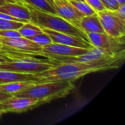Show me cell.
<instances>
[{
	"instance_id": "52a82bcc",
	"label": "cell",
	"mask_w": 125,
	"mask_h": 125,
	"mask_svg": "<svg viewBox=\"0 0 125 125\" xmlns=\"http://www.w3.org/2000/svg\"><path fill=\"white\" fill-rule=\"evenodd\" d=\"M90 49L78 48L73 46H69L59 43H50L42 46V49L40 52L36 53H22L28 56H41L46 57L47 59L51 56H81L87 53Z\"/></svg>"
},
{
	"instance_id": "d6a6232c",
	"label": "cell",
	"mask_w": 125,
	"mask_h": 125,
	"mask_svg": "<svg viewBox=\"0 0 125 125\" xmlns=\"http://www.w3.org/2000/svg\"><path fill=\"white\" fill-rule=\"evenodd\" d=\"M76 1H84V0H76Z\"/></svg>"
},
{
	"instance_id": "ba28073f",
	"label": "cell",
	"mask_w": 125,
	"mask_h": 125,
	"mask_svg": "<svg viewBox=\"0 0 125 125\" xmlns=\"http://www.w3.org/2000/svg\"><path fill=\"white\" fill-rule=\"evenodd\" d=\"M40 105L42 104L37 99L12 95L7 100L0 102V110L5 114L8 112L22 113Z\"/></svg>"
},
{
	"instance_id": "83f0119b",
	"label": "cell",
	"mask_w": 125,
	"mask_h": 125,
	"mask_svg": "<svg viewBox=\"0 0 125 125\" xmlns=\"http://www.w3.org/2000/svg\"><path fill=\"white\" fill-rule=\"evenodd\" d=\"M7 2H12V3H24L23 0H5Z\"/></svg>"
},
{
	"instance_id": "d6986e66",
	"label": "cell",
	"mask_w": 125,
	"mask_h": 125,
	"mask_svg": "<svg viewBox=\"0 0 125 125\" xmlns=\"http://www.w3.org/2000/svg\"><path fill=\"white\" fill-rule=\"evenodd\" d=\"M70 3L83 16L91 15L96 13L95 10L85 1L68 0Z\"/></svg>"
},
{
	"instance_id": "1f68e13d",
	"label": "cell",
	"mask_w": 125,
	"mask_h": 125,
	"mask_svg": "<svg viewBox=\"0 0 125 125\" xmlns=\"http://www.w3.org/2000/svg\"><path fill=\"white\" fill-rule=\"evenodd\" d=\"M2 47H3V45H2V43L0 42V51L1 50V48H2Z\"/></svg>"
},
{
	"instance_id": "7c38bea8",
	"label": "cell",
	"mask_w": 125,
	"mask_h": 125,
	"mask_svg": "<svg viewBox=\"0 0 125 125\" xmlns=\"http://www.w3.org/2000/svg\"><path fill=\"white\" fill-rule=\"evenodd\" d=\"M53 7L57 15L72 23L83 16L68 0H53Z\"/></svg>"
},
{
	"instance_id": "30bf717a",
	"label": "cell",
	"mask_w": 125,
	"mask_h": 125,
	"mask_svg": "<svg viewBox=\"0 0 125 125\" xmlns=\"http://www.w3.org/2000/svg\"><path fill=\"white\" fill-rule=\"evenodd\" d=\"M42 30L43 32L48 34L52 42L54 43H59V44L66 45L69 46L83 48H86V49H92L94 48L90 42L86 41L85 40L79 37L70 35L68 34L56 31L54 30H51V29H45V28H42Z\"/></svg>"
},
{
	"instance_id": "7a4b0ae2",
	"label": "cell",
	"mask_w": 125,
	"mask_h": 125,
	"mask_svg": "<svg viewBox=\"0 0 125 125\" xmlns=\"http://www.w3.org/2000/svg\"><path fill=\"white\" fill-rule=\"evenodd\" d=\"M75 89L72 81H58L37 83L27 90L13 94L16 97H24L37 99L41 104L49 103L69 94Z\"/></svg>"
},
{
	"instance_id": "d4e9b609",
	"label": "cell",
	"mask_w": 125,
	"mask_h": 125,
	"mask_svg": "<svg viewBox=\"0 0 125 125\" xmlns=\"http://www.w3.org/2000/svg\"><path fill=\"white\" fill-rule=\"evenodd\" d=\"M116 11L117 12V13L119 15L120 17H122V18L125 19V3L120 4L119 8Z\"/></svg>"
},
{
	"instance_id": "3957f363",
	"label": "cell",
	"mask_w": 125,
	"mask_h": 125,
	"mask_svg": "<svg viewBox=\"0 0 125 125\" xmlns=\"http://www.w3.org/2000/svg\"><path fill=\"white\" fill-rule=\"evenodd\" d=\"M24 4L29 10L31 14L30 22L38 26L40 28L49 29L56 31L79 37L90 42L86 34L81 31L79 28L73 25L72 23L67 21V20L57 15L45 12L26 3Z\"/></svg>"
},
{
	"instance_id": "6da1fadb",
	"label": "cell",
	"mask_w": 125,
	"mask_h": 125,
	"mask_svg": "<svg viewBox=\"0 0 125 125\" xmlns=\"http://www.w3.org/2000/svg\"><path fill=\"white\" fill-rule=\"evenodd\" d=\"M125 52L91 62H61L49 69L34 73L37 83L74 81L91 73L119 68L125 59Z\"/></svg>"
},
{
	"instance_id": "5bb4252c",
	"label": "cell",
	"mask_w": 125,
	"mask_h": 125,
	"mask_svg": "<svg viewBox=\"0 0 125 125\" xmlns=\"http://www.w3.org/2000/svg\"><path fill=\"white\" fill-rule=\"evenodd\" d=\"M73 24L86 34L90 32H105L97 12L91 15L83 16Z\"/></svg>"
},
{
	"instance_id": "f546056e",
	"label": "cell",
	"mask_w": 125,
	"mask_h": 125,
	"mask_svg": "<svg viewBox=\"0 0 125 125\" xmlns=\"http://www.w3.org/2000/svg\"><path fill=\"white\" fill-rule=\"evenodd\" d=\"M7 1H5V0H0V6L1 5H2V4H4V3H6Z\"/></svg>"
},
{
	"instance_id": "f1b7e54d",
	"label": "cell",
	"mask_w": 125,
	"mask_h": 125,
	"mask_svg": "<svg viewBox=\"0 0 125 125\" xmlns=\"http://www.w3.org/2000/svg\"><path fill=\"white\" fill-rule=\"evenodd\" d=\"M117 1H118L120 4H125V0H117Z\"/></svg>"
},
{
	"instance_id": "5b68a950",
	"label": "cell",
	"mask_w": 125,
	"mask_h": 125,
	"mask_svg": "<svg viewBox=\"0 0 125 125\" xmlns=\"http://www.w3.org/2000/svg\"><path fill=\"white\" fill-rule=\"evenodd\" d=\"M86 35L94 47L103 48L111 56L125 52V37H113L105 32H90Z\"/></svg>"
},
{
	"instance_id": "4316f807",
	"label": "cell",
	"mask_w": 125,
	"mask_h": 125,
	"mask_svg": "<svg viewBox=\"0 0 125 125\" xmlns=\"http://www.w3.org/2000/svg\"><path fill=\"white\" fill-rule=\"evenodd\" d=\"M11 96H12V95L10 94H7L6 92H4L0 90V102H2V101L7 100V98L10 97Z\"/></svg>"
},
{
	"instance_id": "4dcf8cb0",
	"label": "cell",
	"mask_w": 125,
	"mask_h": 125,
	"mask_svg": "<svg viewBox=\"0 0 125 125\" xmlns=\"http://www.w3.org/2000/svg\"><path fill=\"white\" fill-rule=\"evenodd\" d=\"M5 114V113H4V112L3 111H1V110H0V116H1L2 114Z\"/></svg>"
},
{
	"instance_id": "8992f818",
	"label": "cell",
	"mask_w": 125,
	"mask_h": 125,
	"mask_svg": "<svg viewBox=\"0 0 125 125\" xmlns=\"http://www.w3.org/2000/svg\"><path fill=\"white\" fill-rule=\"evenodd\" d=\"M105 33L113 37H122L125 34V19L117 12L104 10L97 12Z\"/></svg>"
},
{
	"instance_id": "cb8c5ba5",
	"label": "cell",
	"mask_w": 125,
	"mask_h": 125,
	"mask_svg": "<svg viewBox=\"0 0 125 125\" xmlns=\"http://www.w3.org/2000/svg\"><path fill=\"white\" fill-rule=\"evenodd\" d=\"M84 1L87 2L95 10L96 12L105 10V7L103 6L100 0H84Z\"/></svg>"
},
{
	"instance_id": "ffe728a7",
	"label": "cell",
	"mask_w": 125,
	"mask_h": 125,
	"mask_svg": "<svg viewBox=\"0 0 125 125\" xmlns=\"http://www.w3.org/2000/svg\"><path fill=\"white\" fill-rule=\"evenodd\" d=\"M28 39H29L30 40H31L32 42L37 43V45H39L40 46H43V45H45L53 42L51 37L48 36V34H47L45 32L37 34L32 36Z\"/></svg>"
},
{
	"instance_id": "484cf974",
	"label": "cell",
	"mask_w": 125,
	"mask_h": 125,
	"mask_svg": "<svg viewBox=\"0 0 125 125\" xmlns=\"http://www.w3.org/2000/svg\"><path fill=\"white\" fill-rule=\"evenodd\" d=\"M12 59V57H10V56L4 53L3 52L0 51V63H4L6 62H10Z\"/></svg>"
},
{
	"instance_id": "2e32d148",
	"label": "cell",
	"mask_w": 125,
	"mask_h": 125,
	"mask_svg": "<svg viewBox=\"0 0 125 125\" xmlns=\"http://www.w3.org/2000/svg\"><path fill=\"white\" fill-rule=\"evenodd\" d=\"M37 83V81H22L0 84V90L10 94H15L25 90Z\"/></svg>"
},
{
	"instance_id": "9c48e42d",
	"label": "cell",
	"mask_w": 125,
	"mask_h": 125,
	"mask_svg": "<svg viewBox=\"0 0 125 125\" xmlns=\"http://www.w3.org/2000/svg\"><path fill=\"white\" fill-rule=\"evenodd\" d=\"M0 42L3 45L1 50H8L23 53H36L40 52L42 49V46L32 42L29 39L23 37L13 38L0 37Z\"/></svg>"
},
{
	"instance_id": "7402d4cb",
	"label": "cell",
	"mask_w": 125,
	"mask_h": 125,
	"mask_svg": "<svg viewBox=\"0 0 125 125\" xmlns=\"http://www.w3.org/2000/svg\"><path fill=\"white\" fill-rule=\"evenodd\" d=\"M0 37L6 38H13L21 37L18 30L17 29H7V30H0Z\"/></svg>"
},
{
	"instance_id": "9a60e30c",
	"label": "cell",
	"mask_w": 125,
	"mask_h": 125,
	"mask_svg": "<svg viewBox=\"0 0 125 125\" xmlns=\"http://www.w3.org/2000/svg\"><path fill=\"white\" fill-rule=\"evenodd\" d=\"M38 78L33 73H23L11 70H0V84L22 81H37Z\"/></svg>"
},
{
	"instance_id": "44dd1931",
	"label": "cell",
	"mask_w": 125,
	"mask_h": 125,
	"mask_svg": "<svg viewBox=\"0 0 125 125\" xmlns=\"http://www.w3.org/2000/svg\"><path fill=\"white\" fill-rule=\"evenodd\" d=\"M23 23L10 21L0 18V30H7V29H20L23 26Z\"/></svg>"
},
{
	"instance_id": "e0dca14e",
	"label": "cell",
	"mask_w": 125,
	"mask_h": 125,
	"mask_svg": "<svg viewBox=\"0 0 125 125\" xmlns=\"http://www.w3.org/2000/svg\"><path fill=\"white\" fill-rule=\"evenodd\" d=\"M23 2L40 11L56 15L53 7V0H23Z\"/></svg>"
},
{
	"instance_id": "4fadbf2b",
	"label": "cell",
	"mask_w": 125,
	"mask_h": 125,
	"mask_svg": "<svg viewBox=\"0 0 125 125\" xmlns=\"http://www.w3.org/2000/svg\"><path fill=\"white\" fill-rule=\"evenodd\" d=\"M0 12L18 19L22 23L29 22L31 14L24 3L6 2L0 6Z\"/></svg>"
},
{
	"instance_id": "277c9868",
	"label": "cell",
	"mask_w": 125,
	"mask_h": 125,
	"mask_svg": "<svg viewBox=\"0 0 125 125\" xmlns=\"http://www.w3.org/2000/svg\"><path fill=\"white\" fill-rule=\"evenodd\" d=\"M0 51L12 58L10 62L0 63V70L34 74L45 71L57 64L56 62L49 59L46 60L38 59L33 56H28L18 51L8 50H1Z\"/></svg>"
},
{
	"instance_id": "603a6c76",
	"label": "cell",
	"mask_w": 125,
	"mask_h": 125,
	"mask_svg": "<svg viewBox=\"0 0 125 125\" xmlns=\"http://www.w3.org/2000/svg\"><path fill=\"white\" fill-rule=\"evenodd\" d=\"M100 1L106 10H111V11L116 10L120 5V4L117 1V0H100Z\"/></svg>"
},
{
	"instance_id": "8fae6325",
	"label": "cell",
	"mask_w": 125,
	"mask_h": 125,
	"mask_svg": "<svg viewBox=\"0 0 125 125\" xmlns=\"http://www.w3.org/2000/svg\"><path fill=\"white\" fill-rule=\"evenodd\" d=\"M112 56L109 55L105 51L103 48L94 47L90 49L87 53L81 56H51L48 58L51 60L54 61L55 62H91L93 61L99 60L103 58Z\"/></svg>"
},
{
	"instance_id": "ac0fdd59",
	"label": "cell",
	"mask_w": 125,
	"mask_h": 125,
	"mask_svg": "<svg viewBox=\"0 0 125 125\" xmlns=\"http://www.w3.org/2000/svg\"><path fill=\"white\" fill-rule=\"evenodd\" d=\"M18 31L21 34V37L26 38H29L37 34L43 32L41 28L30 21L24 23L23 26L20 29H18Z\"/></svg>"
}]
</instances>
